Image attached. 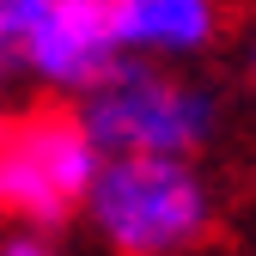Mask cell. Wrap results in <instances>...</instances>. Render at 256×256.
Instances as JSON below:
<instances>
[{"label": "cell", "instance_id": "cell-5", "mask_svg": "<svg viewBox=\"0 0 256 256\" xmlns=\"http://www.w3.org/2000/svg\"><path fill=\"white\" fill-rule=\"evenodd\" d=\"M226 0H110V37L116 55H146V61H177L196 68L226 43Z\"/></svg>", "mask_w": 256, "mask_h": 256}, {"label": "cell", "instance_id": "cell-3", "mask_svg": "<svg viewBox=\"0 0 256 256\" xmlns=\"http://www.w3.org/2000/svg\"><path fill=\"white\" fill-rule=\"evenodd\" d=\"M98 146L86 140L74 110H37L0 122V214L18 226L61 232L86 202Z\"/></svg>", "mask_w": 256, "mask_h": 256}, {"label": "cell", "instance_id": "cell-2", "mask_svg": "<svg viewBox=\"0 0 256 256\" xmlns=\"http://www.w3.org/2000/svg\"><path fill=\"white\" fill-rule=\"evenodd\" d=\"M74 122L98 152H158V158H208L226 140V92L177 61L116 55L74 98Z\"/></svg>", "mask_w": 256, "mask_h": 256}, {"label": "cell", "instance_id": "cell-4", "mask_svg": "<svg viewBox=\"0 0 256 256\" xmlns=\"http://www.w3.org/2000/svg\"><path fill=\"white\" fill-rule=\"evenodd\" d=\"M18 68L30 92L49 98H74V92L104 74L116 61V37H110V0H37L18 24Z\"/></svg>", "mask_w": 256, "mask_h": 256}, {"label": "cell", "instance_id": "cell-7", "mask_svg": "<svg viewBox=\"0 0 256 256\" xmlns=\"http://www.w3.org/2000/svg\"><path fill=\"white\" fill-rule=\"evenodd\" d=\"M24 68H18V49H12V37L0 30V116H12V104L24 98Z\"/></svg>", "mask_w": 256, "mask_h": 256}, {"label": "cell", "instance_id": "cell-1", "mask_svg": "<svg viewBox=\"0 0 256 256\" xmlns=\"http://www.w3.org/2000/svg\"><path fill=\"white\" fill-rule=\"evenodd\" d=\"M220 183L202 158L98 152L80 226L104 256H202L220 232Z\"/></svg>", "mask_w": 256, "mask_h": 256}, {"label": "cell", "instance_id": "cell-8", "mask_svg": "<svg viewBox=\"0 0 256 256\" xmlns=\"http://www.w3.org/2000/svg\"><path fill=\"white\" fill-rule=\"evenodd\" d=\"M238 74H244V86L256 92V12H250V24L238 30Z\"/></svg>", "mask_w": 256, "mask_h": 256}, {"label": "cell", "instance_id": "cell-6", "mask_svg": "<svg viewBox=\"0 0 256 256\" xmlns=\"http://www.w3.org/2000/svg\"><path fill=\"white\" fill-rule=\"evenodd\" d=\"M0 256H68L61 250V238L49 226H18V220H6V232H0Z\"/></svg>", "mask_w": 256, "mask_h": 256}]
</instances>
